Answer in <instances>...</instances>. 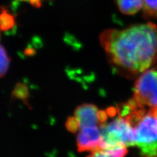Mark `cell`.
I'll use <instances>...</instances> for the list:
<instances>
[{
	"mask_svg": "<svg viewBox=\"0 0 157 157\" xmlns=\"http://www.w3.org/2000/svg\"><path fill=\"white\" fill-rule=\"evenodd\" d=\"M100 41L111 64L126 74H138L157 62V26L148 22L108 29Z\"/></svg>",
	"mask_w": 157,
	"mask_h": 157,
	"instance_id": "obj_1",
	"label": "cell"
},
{
	"mask_svg": "<svg viewBox=\"0 0 157 157\" xmlns=\"http://www.w3.org/2000/svg\"><path fill=\"white\" fill-rule=\"evenodd\" d=\"M120 11L127 15H132L142 10L144 0H115Z\"/></svg>",
	"mask_w": 157,
	"mask_h": 157,
	"instance_id": "obj_8",
	"label": "cell"
},
{
	"mask_svg": "<svg viewBox=\"0 0 157 157\" xmlns=\"http://www.w3.org/2000/svg\"><path fill=\"white\" fill-rule=\"evenodd\" d=\"M14 18L6 9L0 10V29L7 31L14 25Z\"/></svg>",
	"mask_w": 157,
	"mask_h": 157,
	"instance_id": "obj_9",
	"label": "cell"
},
{
	"mask_svg": "<svg viewBox=\"0 0 157 157\" xmlns=\"http://www.w3.org/2000/svg\"><path fill=\"white\" fill-rule=\"evenodd\" d=\"M142 11L145 17L157 18V0H144Z\"/></svg>",
	"mask_w": 157,
	"mask_h": 157,
	"instance_id": "obj_10",
	"label": "cell"
},
{
	"mask_svg": "<svg viewBox=\"0 0 157 157\" xmlns=\"http://www.w3.org/2000/svg\"><path fill=\"white\" fill-rule=\"evenodd\" d=\"M66 126L68 131L73 132V133H75L80 130V123L75 116L68 118L66 121Z\"/></svg>",
	"mask_w": 157,
	"mask_h": 157,
	"instance_id": "obj_12",
	"label": "cell"
},
{
	"mask_svg": "<svg viewBox=\"0 0 157 157\" xmlns=\"http://www.w3.org/2000/svg\"><path fill=\"white\" fill-rule=\"evenodd\" d=\"M27 1L30 3L32 6L36 7H39L41 6V0H27Z\"/></svg>",
	"mask_w": 157,
	"mask_h": 157,
	"instance_id": "obj_14",
	"label": "cell"
},
{
	"mask_svg": "<svg viewBox=\"0 0 157 157\" xmlns=\"http://www.w3.org/2000/svg\"><path fill=\"white\" fill-rule=\"evenodd\" d=\"M100 110L93 104H85L78 106L74 112V116L80 123V128L88 126H100Z\"/></svg>",
	"mask_w": 157,
	"mask_h": 157,
	"instance_id": "obj_6",
	"label": "cell"
},
{
	"mask_svg": "<svg viewBox=\"0 0 157 157\" xmlns=\"http://www.w3.org/2000/svg\"><path fill=\"white\" fill-rule=\"evenodd\" d=\"M149 113H151L152 115H153L157 119V105L152 107L151 110L149 111Z\"/></svg>",
	"mask_w": 157,
	"mask_h": 157,
	"instance_id": "obj_15",
	"label": "cell"
},
{
	"mask_svg": "<svg viewBox=\"0 0 157 157\" xmlns=\"http://www.w3.org/2000/svg\"><path fill=\"white\" fill-rule=\"evenodd\" d=\"M10 59L4 47L0 45V78L3 77L9 67Z\"/></svg>",
	"mask_w": 157,
	"mask_h": 157,
	"instance_id": "obj_11",
	"label": "cell"
},
{
	"mask_svg": "<svg viewBox=\"0 0 157 157\" xmlns=\"http://www.w3.org/2000/svg\"><path fill=\"white\" fill-rule=\"evenodd\" d=\"M127 153L126 147L117 146L92 151L86 157H126Z\"/></svg>",
	"mask_w": 157,
	"mask_h": 157,
	"instance_id": "obj_7",
	"label": "cell"
},
{
	"mask_svg": "<svg viewBox=\"0 0 157 157\" xmlns=\"http://www.w3.org/2000/svg\"><path fill=\"white\" fill-rule=\"evenodd\" d=\"M101 134L100 126L82 127L78 130L77 147L78 152H91L100 148Z\"/></svg>",
	"mask_w": 157,
	"mask_h": 157,
	"instance_id": "obj_5",
	"label": "cell"
},
{
	"mask_svg": "<svg viewBox=\"0 0 157 157\" xmlns=\"http://www.w3.org/2000/svg\"><path fill=\"white\" fill-rule=\"evenodd\" d=\"M28 90L26 86L23 85H18L16 86L15 90L14 91L13 94L16 98H21V99H26L28 96Z\"/></svg>",
	"mask_w": 157,
	"mask_h": 157,
	"instance_id": "obj_13",
	"label": "cell"
},
{
	"mask_svg": "<svg viewBox=\"0 0 157 157\" xmlns=\"http://www.w3.org/2000/svg\"><path fill=\"white\" fill-rule=\"evenodd\" d=\"M132 99L141 106L157 105V70L146 71L138 78Z\"/></svg>",
	"mask_w": 157,
	"mask_h": 157,
	"instance_id": "obj_4",
	"label": "cell"
},
{
	"mask_svg": "<svg viewBox=\"0 0 157 157\" xmlns=\"http://www.w3.org/2000/svg\"><path fill=\"white\" fill-rule=\"evenodd\" d=\"M135 145L141 157H157V119L149 113L134 127Z\"/></svg>",
	"mask_w": 157,
	"mask_h": 157,
	"instance_id": "obj_3",
	"label": "cell"
},
{
	"mask_svg": "<svg viewBox=\"0 0 157 157\" xmlns=\"http://www.w3.org/2000/svg\"><path fill=\"white\" fill-rule=\"evenodd\" d=\"M100 148L135 145L134 128L123 117L119 116L109 123H105L100 126Z\"/></svg>",
	"mask_w": 157,
	"mask_h": 157,
	"instance_id": "obj_2",
	"label": "cell"
}]
</instances>
